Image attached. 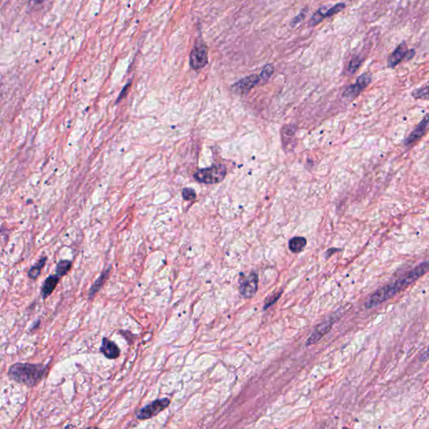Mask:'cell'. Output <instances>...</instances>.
<instances>
[{
	"label": "cell",
	"instance_id": "obj_1",
	"mask_svg": "<svg viewBox=\"0 0 429 429\" xmlns=\"http://www.w3.org/2000/svg\"><path fill=\"white\" fill-rule=\"evenodd\" d=\"M429 271V261H426L424 263L416 266V268L412 270L402 276L401 278L395 281L393 283H388L387 285L384 286L375 293H372L366 302V307L367 308H372L373 307L381 304V303L386 302L390 298H393L394 296L403 290L406 287L415 283L417 279L423 276L425 273Z\"/></svg>",
	"mask_w": 429,
	"mask_h": 429
},
{
	"label": "cell",
	"instance_id": "obj_2",
	"mask_svg": "<svg viewBox=\"0 0 429 429\" xmlns=\"http://www.w3.org/2000/svg\"><path fill=\"white\" fill-rule=\"evenodd\" d=\"M46 371L47 366L44 364L18 362L13 364L9 368L8 376L17 383L28 387H35L43 380Z\"/></svg>",
	"mask_w": 429,
	"mask_h": 429
},
{
	"label": "cell",
	"instance_id": "obj_3",
	"mask_svg": "<svg viewBox=\"0 0 429 429\" xmlns=\"http://www.w3.org/2000/svg\"><path fill=\"white\" fill-rule=\"evenodd\" d=\"M228 174V170L223 164L220 165H212L209 168L197 170L194 174V178L196 181L203 184H218L225 179Z\"/></svg>",
	"mask_w": 429,
	"mask_h": 429
},
{
	"label": "cell",
	"instance_id": "obj_4",
	"mask_svg": "<svg viewBox=\"0 0 429 429\" xmlns=\"http://www.w3.org/2000/svg\"><path fill=\"white\" fill-rule=\"evenodd\" d=\"M170 400L168 397L159 398L147 404L146 406L139 409L136 412V418L140 421L153 418L161 411H164L169 406Z\"/></svg>",
	"mask_w": 429,
	"mask_h": 429
},
{
	"label": "cell",
	"instance_id": "obj_5",
	"mask_svg": "<svg viewBox=\"0 0 429 429\" xmlns=\"http://www.w3.org/2000/svg\"><path fill=\"white\" fill-rule=\"evenodd\" d=\"M208 63V53L203 41H197L189 56V65L194 70L204 68Z\"/></svg>",
	"mask_w": 429,
	"mask_h": 429
},
{
	"label": "cell",
	"instance_id": "obj_6",
	"mask_svg": "<svg viewBox=\"0 0 429 429\" xmlns=\"http://www.w3.org/2000/svg\"><path fill=\"white\" fill-rule=\"evenodd\" d=\"M239 291L244 298H250L258 292V275L256 273H251L248 276L241 273L238 280Z\"/></svg>",
	"mask_w": 429,
	"mask_h": 429
},
{
	"label": "cell",
	"instance_id": "obj_7",
	"mask_svg": "<svg viewBox=\"0 0 429 429\" xmlns=\"http://www.w3.org/2000/svg\"><path fill=\"white\" fill-rule=\"evenodd\" d=\"M371 82V74H362L356 80V83L352 84L345 90L343 93L344 97L348 99L356 98L364 89L369 86Z\"/></svg>",
	"mask_w": 429,
	"mask_h": 429
},
{
	"label": "cell",
	"instance_id": "obj_8",
	"mask_svg": "<svg viewBox=\"0 0 429 429\" xmlns=\"http://www.w3.org/2000/svg\"><path fill=\"white\" fill-rule=\"evenodd\" d=\"M100 351L109 360H115L119 358L121 354L119 346L108 337L102 338Z\"/></svg>",
	"mask_w": 429,
	"mask_h": 429
},
{
	"label": "cell",
	"instance_id": "obj_9",
	"mask_svg": "<svg viewBox=\"0 0 429 429\" xmlns=\"http://www.w3.org/2000/svg\"><path fill=\"white\" fill-rule=\"evenodd\" d=\"M429 125V114H426L421 121L417 124L416 129L411 132V134L405 140V145H411L423 136Z\"/></svg>",
	"mask_w": 429,
	"mask_h": 429
},
{
	"label": "cell",
	"instance_id": "obj_10",
	"mask_svg": "<svg viewBox=\"0 0 429 429\" xmlns=\"http://www.w3.org/2000/svg\"><path fill=\"white\" fill-rule=\"evenodd\" d=\"M260 75L258 76L253 74L241 79L240 81H238L237 83L233 85V88L238 92H247L253 88L260 81Z\"/></svg>",
	"mask_w": 429,
	"mask_h": 429
},
{
	"label": "cell",
	"instance_id": "obj_11",
	"mask_svg": "<svg viewBox=\"0 0 429 429\" xmlns=\"http://www.w3.org/2000/svg\"><path fill=\"white\" fill-rule=\"evenodd\" d=\"M112 266H109V268H106L102 273L99 275L98 278H96V281L94 282L93 284L91 286V288L88 291V298L91 300L96 296V293H98L99 291L101 290V288L103 287L104 284L106 283V280L109 279L110 273H111Z\"/></svg>",
	"mask_w": 429,
	"mask_h": 429
},
{
	"label": "cell",
	"instance_id": "obj_12",
	"mask_svg": "<svg viewBox=\"0 0 429 429\" xmlns=\"http://www.w3.org/2000/svg\"><path fill=\"white\" fill-rule=\"evenodd\" d=\"M333 319H331L330 321H326L321 324L315 329V331H313V334L311 335L310 337L307 341V346H310L313 344L317 343L326 334L328 333L329 331H331V326H333L335 323Z\"/></svg>",
	"mask_w": 429,
	"mask_h": 429
},
{
	"label": "cell",
	"instance_id": "obj_13",
	"mask_svg": "<svg viewBox=\"0 0 429 429\" xmlns=\"http://www.w3.org/2000/svg\"><path fill=\"white\" fill-rule=\"evenodd\" d=\"M60 279L61 278L56 275V273L51 274V275L49 276L48 278H46L44 282L41 291V295L44 300H46V298H49L52 294L58 285Z\"/></svg>",
	"mask_w": 429,
	"mask_h": 429
},
{
	"label": "cell",
	"instance_id": "obj_14",
	"mask_svg": "<svg viewBox=\"0 0 429 429\" xmlns=\"http://www.w3.org/2000/svg\"><path fill=\"white\" fill-rule=\"evenodd\" d=\"M406 43H401L397 46V48L391 53V56H389L387 60V66L389 68H394L395 66H397L403 59H405L406 56Z\"/></svg>",
	"mask_w": 429,
	"mask_h": 429
},
{
	"label": "cell",
	"instance_id": "obj_15",
	"mask_svg": "<svg viewBox=\"0 0 429 429\" xmlns=\"http://www.w3.org/2000/svg\"><path fill=\"white\" fill-rule=\"evenodd\" d=\"M46 261H47V258L44 257V258H41L38 261V263H36V265L32 266L29 269L28 278L30 279H31V280H36L40 277L42 268L46 265Z\"/></svg>",
	"mask_w": 429,
	"mask_h": 429
},
{
	"label": "cell",
	"instance_id": "obj_16",
	"mask_svg": "<svg viewBox=\"0 0 429 429\" xmlns=\"http://www.w3.org/2000/svg\"><path fill=\"white\" fill-rule=\"evenodd\" d=\"M307 244V240L302 237H295L289 241L288 247L293 253H298L303 250Z\"/></svg>",
	"mask_w": 429,
	"mask_h": 429
},
{
	"label": "cell",
	"instance_id": "obj_17",
	"mask_svg": "<svg viewBox=\"0 0 429 429\" xmlns=\"http://www.w3.org/2000/svg\"><path fill=\"white\" fill-rule=\"evenodd\" d=\"M72 266V263L70 260H61L57 263L56 267V274L60 278L66 275Z\"/></svg>",
	"mask_w": 429,
	"mask_h": 429
},
{
	"label": "cell",
	"instance_id": "obj_18",
	"mask_svg": "<svg viewBox=\"0 0 429 429\" xmlns=\"http://www.w3.org/2000/svg\"><path fill=\"white\" fill-rule=\"evenodd\" d=\"M362 61H363V60H362L361 56H354L353 58L351 59V61H350V63H349L348 65V68H347L348 73L350 74V75H352V74L356 72L357 70L360 68V66H361Z\"/></svg>",
	"mask_w": 429,
	"mask_h": 429
},
{
	"label": "cell",
	"instance_id": "obj_19",
	"mask_svg": "<svg viewBox=\"0 0 429 429\" xmlns=\"http://www.w3.org/2000/svg\"><path fill=\"white\" fill-rule=\"evenodd\" d=\"M412 96L416 99H429V82L425 86L414 90Z\"/></svg>",
	"mask_w": 429,
	"mask_h": 429
},
{
	"label": "cell",
	"instance_id": "obj_20",
	"mask_svg": "<svg viewBox=\"0 0 429 429\" xmlns=\"http://www.w3.org/2000/svg\"><path fill=\"white\" fill-rule=\"evenodd\" d=\"M324 10H325V8H320L316 11L315 13L313 14V16H312V18L310 19V21L308 23L309 26H317L318 23H320V22L323 21L324 19H326L325 18V11H324Z\"/></svg>",
	"mask_w": 429,
	"mask_h": 429
},
{
	"label": "cell",
	"instance_id": "obj_21",
	"mask_svg": "<svg viewBox=\"0 0 429 429\" xmlns=\"http://www.w3.org/2000/svg\"><path fill=\"white\" fill-rule=\"evenodd\" d=\"M346 8V5L344 3H339L331 9H329L327 11H325V18H329L331 16H335L336 14L340 13L341 11H343L344 9Z\"/></svg>",
	"mask_w": 429,
	"mask_h": 429
},
{
	"label": "cell",
	"instance_id": "obj_22",
	"mask_svg": "<svg viewBox=\"0 0 429 429\" xmlns=\"http://www.w3.org/2000/svg\"><path fill=\"white\" fill-rule=\"evenodd\" d=\"M273 72H274V67H273V65H272V64H268V65H266V66L263 67V70H262V72H261V79L263 80V81H267V80L270 78L271 76L273 75Z\"/></svg>",
	"mask_w": 429,
	"mask_h": 429
},
{
	"label": "cell",
	"instance_id": "obj_23",
	"mask_svg": "<svg viewBox=\"0 0 429 429\" xmlns=\"http://www.w3.org/2000/svg\"><path fill=\"white\" fill-rule=\"evenodd\" d=\"M182 196L185 200H194L196 198V193L191 188H184L182 189Z\"/></svg>",
	"mask_w": 429,
	"mask_h": 429
},
{
	"label": "cell",
	"instance_id": "obj_24",
	"mask_svg": "<svg viewBox=\"0 0 429 429\" xmlns=\"http://www.w3.org/2000/svg\"><path fill=\"white\" fill-rule=\"evenodd\" d=\"M281 294H282V292L277 293V294H274V295L270 296V297L265 301V305L263 307V309L266 310V309H268L270 306L273 305V304H274V303H275L280 298Z\"/></svg>",
	"mask_w": 429,
	"mask_h": 429
},
{
	"label": "cell",
	"instance_id": "obj_25",
	"mask_svg": "<svg viewBox=\"0 0 429 429\" xmlns=\"http://www.w3.org/2000/svg\"><path fill=\"white\" fill-rule=\"evenodd\" d=\"M306 11H307L303 10L302 12L298 14V16H296L295 18L293 19L292 22H291V26L292 27H296V26L299 25L304 20V18L306 17Z\"/></svg>",
	"mask_w": 429,
	"mask_h": 429
},
{
	"label": "cell",
	"instance_id": "obj_26",
	"mask_svg": "<svg viewBox=\"0 0 429 429\" xmlns=\"http://www.w3.org/2000/svg\"><path fill=\"white\" fill-rule=\"evenodd\" d=\"M131 86V81H129V83L127 84L126 86H124L123 90L121 91V93L119 96V98L117 100V103L119 102V101H121L122 99L124 98L125 96H126L127 94H128V91H129V87Z\"/></svg>",
	"mask_w": 429,
	"mask_h": 429
},
{
	"label": "cell",
	"instance_id": "obj_27",
	"mask_svg": "<svg viewBox=\"0 0 429 429\" xmlns=\"http://www.w3.org/2000/svg\"><path fill=\"white\" fill-rule=\"evenodd\" d=\"M428 358L429 347L427 348L426 351H424L423 353L421 354V356H420V359H419V361H421V362H423V361H426Z\"/></svg>",
	"mask_w": 429,
	"mask_h": 429
},
{
	"label": "cell",
	"instance_id": "obj_28",
	"mask_svg": "<svg viewBox=\"0 0 429 429\" xmlns=\"http://www.w3.org/2000/svg\"><path fill=\"white\" fill-rule=\"evenodd\" d=\"M45 1L46 0H30V6H32V7H36V6L43 4Z\"/></svg>",
	"mask_w": 429,
	"mask_h": 429
},
{
	"label": "cell",
	"instance_id": "obj_29",
	"mask_svg": "<svg viewBox=\"0 0 429 429\" xmlns=\"http://www.w3.org/2000/svg\"><path fill=\"white\" fill-rule=\"evenodd\" d=\"M414 56H415V51H414V50H407V51H406V56H405V59H406V60H410V59L412 58Z\"/></svg>",
	"mask_w": 429,
	"mask_h": 429
},
{
	"label": "cell",
	"instance_id": "obj_30",
	"mask_svg": "<svg viewBox=\"0 0 429 429\" xmlns=\"http://www.w3.org/2000/svg\"><path fill=\"white\" fill-rule=\"evenodd\" d=\"M337 251L339 250L338 249H336V248H331V249H329V250L327 251V258H328V257H330L331 254H333L334 253H336V252H337Z\"/></svg>",
	"mask_w": 429,
	"mask_h": 429
}]
</instances>
